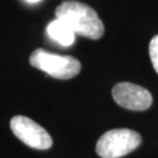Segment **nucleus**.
<instances>
[{
  "mask_svg": "<svg viewBox=\"0 0 158 158\" xmlns=\"http://www.w3.org/2000/svg\"><path fill=\"white\" fill-rule=\"evenodd\" d=\"M56 19L64 21L75 34L89 39H100L104 34V25L90 6L78 1H64L56 9Z\"/></svg>",
  "mask_w": 158,
  "mask_h": 158,
  "instance_id": "nucleus-1",
  "label": "nucleus"
},
{
  "mask_svg": "<svg viewBox=\"0 0 158 158\" xmlns=\"http://www.w3.org/2000/svg\"><path fill=\"white\" fill-rule=\"evenodd\" d=\"M142 138L137 131L128 128L111 129L99 139L96 146L101 158H120L140 146Z\"/></svg>",
  "mask_w": 158,
  "mask_h": 158,
  "instance_id": "nucleus-2",
  "label": "nucleus"
},
{
  "mask_svg": "<svg viewBox=\"0 0 158 158\" xmlns=\"http://www.w3.org/2000/svg\"><path fill=\"white\" fill-rule=\"evenodd\" d=\"M30 64L53 78L70 79L80 72L81 64L70 56H60L37 48L30 56Z\"/></svg>",
  "mask_w": 158,
  "mask_h": 158,
  "instance_id": "nucleus-3",
  "label": "nucleus"
},
{
  "mask_svg": "<svg viewBox=\"0 0 158 158\" xmlns=\"http://www.w3.org/2000/svg\"><path fill=\"white\" fill-rule=\"evenodd\" d=\"M14 135L24 144L34 149L46 150L52 146V139L38 123L26 116H15L10 120Z\"/></svg>",
  "mask_w": 158,
  "mask_h": 158,
  "instance_id": "nucleus-4",
  "label": "nucleus"
},
{
  "mask_svg": "<svg viewBox=\"0 0 158 158\" xmlns=\"http://www.w3.org/2000/svg\"><path fill=\"white\" fill-rule=\"evenodd\" d=\"M113 99L120 107L132 111H144L152 105L150 91L131 82H120L112 89Z\"/></svg>",
  "mask_w": 158,
  "mask_h": 158,
  "instance_id": "nucleus-5",
  "label": "nucleus"
},
{
  "mask_svg": "<svg viewBox=\"0 0 158 158\" xmlns=\"http://www.w3.org/2000/svg\"><path fill=\"white\" fill-rule=\"evenodd\" d=\"M46 32L50 38L63 46L72 45L75 41V35H76L70 26L60 19H56L50 22L46 28Z\"/></svg>",
  "mask_w": 158,
  "mask_h": 158,
  "instance_id": "nucleus-6",
  "label": "nucleus"
},
{
  "mask_svg": "<svg viewBox=\"0 0 158 158\" xmlns=\"http://www.w3.org/2000/svg\"><path fill=\"white\" fill-rule=\"evenodd\" d=\"M149 55L154 70L158 74V35L154 36L149 44Z\"/></svg>",
  "mask_w": 158,
  "mask_h": 158,
  "instance_id": "nucleus-7",
  "label": "nucleus"
},
{
  "mask_svg": "<svg viewBox=\"0 0 158 158\" xmlns=\"http://www.w3.org/2000/svg\"><path fill=\"white\" fill-rule=\"evenodd\" d=\"M28 2H31V3H35V2H39L40 0H27Z\"/></svg>",
  "mask_w": 158,
  "mask_h": 158,
  "instance_id": "nucleus-8",
  "label": "nucleus"
}]
</instances>
